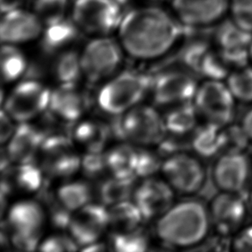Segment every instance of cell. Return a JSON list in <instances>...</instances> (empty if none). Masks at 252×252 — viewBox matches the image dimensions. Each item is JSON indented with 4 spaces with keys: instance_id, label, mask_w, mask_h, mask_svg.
<instances>
[{
    "instance_id": "cell-25",
    "label": "cell",
    "mask_w": 252,
    "mask_h": 252,
    "mask_svg": "<svg viewBox=\"0 0 252 252\" xmlns=\"http://www.w3.org/2000/svg\"><path fill=\"white\" fill-rule=\"evenodd\" d=\"M106 159L111 176L126 179L136 177L138 149L129 145H119L106 153Z\"/></svg>"
},
{
    "instance_id": "cell-2",
    "label": "cell",
    "mask_w": 252,
    "mask_h": 252,
    "mask_svg": "<svg viewBox=\"0 0 252 252\" xmlns=\"http://www.w3.org/2000/svg\"><path fill=\"white\" fill-rule=\"evenodd\" d=\"M209 210L199 201L173 205L158 218L156 233L165 246L187 248L204 241L211 227Z\"/></svg>"
},
{
    "instance_id": "cell-26",
    "label": "cell",
    "mask_w": 252,
    "mask_h": 252,
    "mask_svg": "<svg viewBox=\"0 0 252 252\" xmlns=\"http://www.w3.org/2000/svg\"><path fill=\"white\" fill-rule=\"evenodd\" d=\"M109 228L114 233L130 232L139 228L143 215L133 201H123L109 208Z\"/></svg>"
},
{
    "instance_id": "cell-11",
    "label": "cell",
    "mask_w": 252,
    "mask_h": 252,
    "mask_svg": "<svg viewBox=\"0 0 252 252\" xmlns=\"http://www.w3.org/2000/svg\"><path fill=\"white\" fill-rule=\"evenodd\" d=\"M121 9L116 0H77L73 20L78 27L93 33H108L121 23Z\"/></svg>"
},
{
    "instance_id": "cell-37",
    "label": "cell",
    "mask_w": 252,
    "mask_h": 252,
    "mask_svg": "<svg viewBox=\"0 0 252 252\" xmlns=\"http://www.w3.org/2000/svg\"><path fill=\"white\" fill-rule=\"evenodd\" d=\"M163 162L158 154L148 150H138V161H137L136 177H153L154 174L161 170Z\"/></svg>"
},
{
    "instance_id": "cell-33",
    "label": "cell",
    "mask_w": 252,
    "mask_h": 252,
    "mask_svg": "<svg viewBox=\"0 0 252 252\" xmlns=\"http://www.w3.org/2000/svg\"><path fill=\"white\" fill-rule=\"evenodd\" d=\"M43 171L33 162L17 164L14 170V184L20 191L33 193L40 190L43 184Z\"/></svg>"
},
{
    "instance_id": "cell-40",
    "label": "cell",
    "mask_w": 252,
    "mask_h": 252,
    "mask_svg": "<svg viewBox=\"0 0 252 252\" xmlns=\"http://www.w3.org/2000/svg\"><path fill=\"white\" fill-rule=\"evenodd\" d=\"M237 252H252V225L239 231L232 243Z\"/></svg>"
},
{
    "instance_id": "cell-34",
    "label": "cell",
    "mask_w": 252,
    "mask_h": 252,
    "mask_svg": "<svg viewBox=\"0 0 252 252\" xmlns=\"http://www.w3.org/2000/svg\"><path fill=\"white\" fill-rule=\"evenodd\" d=\"M112 246L116 252H142L149 246L148 238L138 228L130 232L114 233Z\"/></svg>"
},
{
    "instance_id": "cell-4",
    "label": "cell",
    "mask_w": 252,
    "mask_h": 252,
    "mask_svg": "<svg viewBox=\"0 0 252 252\" xmlns=\"http://www.w3.org/2000/svg\"><path fill=\"white\" fill-rule=\"evenodd\" d=\"M120 116L115 129L132 143L145 147L158 145L168 133L164 116L151 106L139 104Z\"/></svg>"
},
{
    "instance_id": "cell-15",
    "label": "cell",
    "mask_w": 252,
    "mask_h": 252,
    "mask_svg": "<svg viewBox=\"0 0 252 252\" xmlns=\"http://www.w3.org/2000/svg\"><path fill=\"white\" fill-rule=\"evenodd\" d=\"M174 189L165 180L148 177L133 192V202L144 220L159 218L173 206Z\"/></svg>"
},
{
    "instance_id": "cell-32",
    "label": "cell",
    "mask_w": 252,
    "mask_h": 252,
    "mask_svg": "<svg viewBox=\"0 0 252 252\" xmlns=\"http://www.w3.org/2000/svg\"><path fill=\"white\" fill-rule=\"evenodd\" d=\"M226 85L234 98L242 102H252V67L245 65L229 73Z\"/></svg>"
},
{
    "instance_id": "cell-31",
    "label": "cell",
    "mask_w": 252,
    "mask_h": 252,
    "mask_svg": "<svg viewBox=\"0 0 252 252\" xmlns=\"http://www.w3.org/2000/svg\"><path fill=\"white\" fill-rule=\"evenodd\" d=\"M53 72L61 85L76 84L83 74L80 56L73 51L62 53L55 61Z\"/></svg>"
},
{
    "instance_id": "cell-43",
    "label": "cell",
    "mask_w": 252,
    "mask_h": 252,
    "mask_svg": "<svg viewBox=\"0 0 252 252\" xmlns=\"http://www.w3.org/2000/svg\"><path fill=\"white\" fill-rule=\"evenodd\" d=\"M21 3V0H0L2 12H9L11 10H17V6Z\"/></svg>"
},
{
    "instance_id": "cell-36",
    "label": "cell",
    "mask_w": 252,
    "mask_h": 252,
    "mask_svg": "<svg viewBox=\"0 0 252 252\" xmlns=\"http://www.w3.org/2000/svg\"><path fill=\"white\" fill-rule=\"evenodd\" d=\"M232 21L252 34V0H230Z\"/></svg>"
},
{
    "instance_id": "cell-27",
    "label": "cell",
    "mask_w": 252,
    "mask_h": 252,
    "mask_svg": "<svg viewBox=\"0 0 252 252\" xmlns=\"http://www.w3.org/2000/svg\"><path fill=\"white\" fill-rule=\"evenodd\" d=\"M75 22L63 20L48 25L42 38V48L48 53H54L68 46L78 36Z\"/></svg>"
},
{
    "instance_id": "cell-30",
    "label": "cell",
    "mask_w": 252,
    "mask_h": 252,
    "mask_svg": "<svg viewBox=\"0 0 252 252\" xmlns=\"http://www.w3.org/2000/svg\"><path fill=\"white\" fill-rule=\"evenodd\" d=\"M27 68L23 53L13 44L3 45L1 49V72L3 82L11 83L20 79Z\"/></svg>"
},
{
    "instance_id": "cell-10",
    "label": "cell",
    "mask_w": 252,
    "mask_h": 252,
    "mask_svg": "<svg viewBox=\"0 0 252 252\" xmlns=\"http://www.w3.org/2000/svg\"><path fill=\"white\" fill-rule=\"evenodd\" d=\"M80 59L83 74L90 82L97 83L116 72L122 63L123 55L116 41L101 38L90 42Z\"/></svg>"
},
{
    "instance_id": "cell-24",
    "label": "cell",
    "mask_w": 252,
    "mask_h": 252,
    "mask_svg": "<svg viewBox=\"0 0 252 252\" xmlns=\"http://www.w3.org/2000/svg\"><path fill=\"white\" fill-rule=\"evenodd\" d=\"M110 138V128L95 120H86L79 123L74 130L76 142L87 152H103Z\"/></svg>"
},
{
    "instance_id": "cell-29",
    "label": "cell",
    "mask_w": 252,
    "mask_h": 252,
    "mask_svg": "<svg viewBox=\"0 0 252 252\" xmlns=\"http://www.w3.org/2000/svg\"><path fill=\"white\" fill-rule=\"evenodd\" d=\"M134 178H120L111 176L103 181L99 187L100 200L103 205L111 207L123 201H128L134 192Z\"/></svg>"
},
{
    "instance_id": "cell-38",
    "label": "cell",
    "mask_w": 252,
    "mask_h": 252,
    "mask_svg": "<svg viewBox=\"0 0 252 252\" xmlns=\"http://www.w3.org/2000/svg\"><path fill=\"white\" fill-rule=\"evenodd\" d=\"M81 168L89 177L102 176L103 172L108 170L106 154L103 152H87L81 158Z\"/></svg>"
},
{
    "instance_id": "cell-8",
    "label": "cell",
    "mask_w": 252,
    "mask_h": 252,
    "mask_svg": "<svg viewBox=\"0 0 252 252\" xmlns=\"http://www.w3.org/2000/svg\"><path fill=\"white\" fill-rule=\"evenodd\" d=\"M161 171L174 190L181 194L197 193L204 186L207 172L204 164L190 154H171L163 162Z\"/></svg>"
},
{
    "instance_id": "cell-23",
    "label": "cell",
    "mask_w": 252,
    "mask_h": 252,
    "mask_svg": "<svg viewBox=\"0 0 252 252\" xmlns=\"http://www.w3.org/2000/svg\"><path fill=\"white\" fill-rule=\"evenodd\" d=\"M199 116L193 102L172 106L164 116L167 133L173 136L180 137L193 132L197 127Z\"/></svg>"
},
{
    "instance_id": "cell-17",
    "label": "cell",
    "mask_w": 252,
    "mask_h": 252,
    "mask_svg": "<svg viewBox=\"0 0 252 252\" xmlns=\"http://www.w3.org/2000/svg\"><path fill=\"white\" fill-rule=\"evenodd\" d=\"M215 43L225 62L234 69L245 66L250 59L252 34L229 21L215 31Z\"/></svg>"
},
{
    "instance_id": "cell-18",
    "label": "cell",
    "mask_w": 252,
    "mask_h": 252,
    "mask_svg": "<svg viewBox=\"0 0 252 252\" xmlns=\"http://www.w3.org/2000/svg\"><path fill=\"white\" fill-rule=\"evenodd\" d=\"M229 3L230 0H173V8L184 24L202 27L220 20Z\"/></svg>"
},
{
    "instance_id": "cell-19",
    "label": "cell",
    "mask_w": 252,
    "mask_h": 252,
    "mask_svg": "<svg viewBox=\"0 0 252 252\" xmlns=\"http://www.w3.org/2000/svg\"><path fill=\"white\" fill-rule=\"evenodd\" d=\"M88 108V99L76 84L61 85L51 92L48 109L62 122L79 121Z\"/></svg>"
},
{
    "instance_id": "cell-42",
    "label": "cell",
    "mask_w": 252,
    "mask_h": 252,
    "mask_svg": "<svg viewBox=\"0 0 252 252\" xmlns=\"http://www.w3.org/2000/svg\"><path fill=\"white\" fill-rule=\"evenodd\" d=\"M241 126L250 141H252V109H249L243 117Z\"/></svg>"
},
{
    "instance_id": "cell-6",
    "label": "cell",
    "mask_w": 252,
    "mask_h": 252,
    "mask_svg": "<svg viewBox=\"0 0 252 252\" xmlns=\"http://www.w3.org/2000/svg\"><path fill=\"white\" fill-rule=\"evenodd\" d=\"M235 101L225 83L207 79L198 85L193 102L200 116L207 123L225 126L234 117Z\"/></svg>"
},
{
    "instance_id": "cell-21",
    "label": "cell",
    "mask_w": 252,
    "mask_h": 252,
    "mask_svg": "<svg viewBox=\"0 0 252 252\" xmlns=\"http://www.w3.org/2000/svg\"><path fill=\"white\" fill-rule=\"evenodd\" d=\"M41 130L29 123H22L7 143V157L16 164L33 162L45 139Z\"/></svg>"
},
{
    "instance_id": "cell-45",
    "label": "cell",
    "mask_w": 252,
    "mask_h": 252,
    "mask_svg": "<svg viewBox=\"0 0 252 252\" xmlns=\"http://www.w3.org/2000/svg\"><path fill=\"white\" fill-rule=\"evenodd\" d=\"M250 59L252 61V47H251V50H250Z\"/></svg>"
},
{
    "instance_id": "cell-1",
    "label": "cell",
    "mask_w": 252,
    "mask_h": 252,
    "mask_svg": "<svg viewBox=\"0 0 252 252\" xmlns=\"http://www.w3.org/2000/svg\"><path fill=\"white\" fill-rule=\"evenodd\" d=\"M183 33L180 25L157 8L133 10L120 23L123 47L138 60H152L164 55Z\"/></svg>"
},
{
    "instance_id": "cell-14",
    "label": "cell",
    "mask_w": 252,
    "mask_h": 252,
    "mask_svg": "<svg viewBox=\"0 0 252 252\" xmlns=\"http://www.w3.org/2000/svg\"><path fill=\"white\" fill-rule=\"evenodd\" d=\"M108 228L109 209L102 203L91 202L72 214L67 229L76 243L79 246L85 247L98 242Z\"/></svg>"
},
{
    "instance_id": "cell-20",
    "label": "cell",
    "mask_w": 252,
    "mask_h": 252,
    "mask_svg": "<svg viewBox=\"0 0 252 252\" xmlns=\"http://www.w3.org/2000/svg\"><path fill=\"white\" fill-rule=\"evenodd\" d=\"M41 32V21L36 15L22 10L5 13L1 22L0 35L6 44L26 42L37 37Z\"/></svg>"
},
{
    "instance_id": "cell-28",
    "label": "cell",
    "mask_w": 252,
    "mask_h": 252,
    "mask_svg": "<svg viewBox=\"0 0 252 252\" xmlns=\"http://www.w3.org/2000/svg\"><path fill=\"white\" fill-rule=\"evenodd\" d=\"M92 188L82 181L64 184L57 190V201L68 211L74 213L91 203Z\"/></svg>"
},
{
    "instance_id": "cell-44",
    "label": "cell",
    "mask_w": 252,
    "mask_h": 252,
    "mask_svg": "<svg viewBox=\"0 0 252 252\" xmlns=\"http://www.w3.org/2000/svg\"><path fill=\"white\" fill-rule=\"evenodd\" d=\"M82 250L84 252H102L104 251V245L99 242L93 243L90 246L83 247Z\"/></svg>"
},
{
    "instance_id": "cell-13",
    "label": "cell",
    "mask_w": 252,
    "mask_h": 252,
    "mask_svg": "<svg viewBox=\"0 0 252 252\" xmlns=\"http://www.w3.org/2000/svg\"><path fill=\"white\" fill-rule=\"evenodd\" d=\"M197 88V82L190 73L166 71L154 77L151 92L157 105L174 106L193 102Z\"/></svg>"
},
{
    "instance_id": "cell-41",
    "label": "cell",
    "mask_w": 252,
    "mask_h": 252,
    "mask_svg": "<svg viewBox=\"0 0 252 252\" xmlns=\"http://www.w3.org/2000/svg\"><path fill=\"white\" fill-rule=\"evenodd\" d=\"M11 117L3 109L1 111V120H0V137L1 143H8L11 136L13 135L17 126Z\"/></svg>"
},
{
    "instance_id": "cell-39",
    "label": "cell",
    "mask_w": 252,
    "mask_h": 252,
    "mask_svg": "<svg viewBox=\"0 0 252 252\" xmlns=\"http://www.w3.org/2000/svg\"><path fill=\"white\" fill-rule=\"evenodd\" d=\"M79 246L71 236L57 234L41 241L38 248L45 252H71L77 251Z\"/></svg>"
},
{
    "instance_id": "cell-35",
    "label": "cell",
    "mask_w": 252,
    "mask_h": 252,
    "mask_svg": "<svg viewBox=\"0 0 252 252\" xmlns=\"http://www.w3.org/2000/svg\"><path fill=\"white\" fill-rule=\"evenodd\" d=\"M68 0H37L34 4L35 15L47 25L56 24L64 19Z\"/></svg>"
},
{
    "instance_id": "cell-3",
    "label": "cell",
    "mask_w": 252,
    "mask_h": 252,
    "mask_svg": "<svg viewBox=\"0 0 252 252\" xmlns=\"http://www.w3.org/2000/svg\"><path fill=\"white\" fill-rule=\"evenodd\" d=\"M153 81L154 77L143 72H122L99 91L98 106L107 114L121 116L140 104L151 92Z\"/></svg>"
},
{
    "instance_id": "cell-12",
    "label": "cell",
    "mask_w": 252,
    "mask_h": 252,
    "mask_svg": "<svg viewBox=\"0 0 252 252\" xmlns=\"http://www.w3.org/2000/svg\"><path fill=\"white\" fill-rule=\"evenodd\" d=\"M252 176V160L243 151L220 154L213 167L215 185L224 192L242 194Z\"/></svg>"
},
{
    "instance_id": "cell-9",
    "label": "cell",
    "mask_w": 252,
    "mask_h": 252,
    "mask_svg": "<svg viewBox=\"0 0 252 252\" xmlns=\"http://www.w3.org/2000/svg\"><path fill=\"white\" fill-rule=\"evenodd\" d=\"M39 154L41 167L50 177H71L81 168V158L77 154L73 144L62 134L45 137Z\"/></svg>"
},
{
    "instance_id": "cell-16",
    "label": "cell",
    "mask_w": 252,
    "mask_h": 252,
    "mask_svg": "<svg viewBox=\"0 0 252 252\" xmlns=\"http://www.w3.org/2000/svg\"><path fill=\"white\" fill-rule=\"evenodd\" d=\"M242 194L221 191L212 201L208 208L214 225L222 236L239 231L246 216V205Z\"/></svg>"
},
{
    "instance_id": "cell-7",
    "label": "cell",
    "mask_w": 252,
    "mask_h": 252,
    "mask_svg": "<svg viewBox=\"0 0 252 252\" xmlns=\"http://www.w3.org/2000/svg\"><path fill=\"white\" fill-rule=\"evenodd\" d=\"M51 92L37 80H24L7 95L3 109L15 122L30 123L48 109Z\"/></svg>"
},
{
    "instance_id": "cell-5",
    "label": "cell",
    "mask_w": 252,
    "mask_h": 252,
    "mask_svg": "<svg viewBox=\"0 0 252 252\" xmlns=\"http://www.w3.org/2000/svg\"><path fill=\"white\" fill-rule=\"evenodd\" d=\"M45 218L44 211L36 201L24 200L15 203L7 214V225L14 247L24 252L39 247Z\"/></svg>"
},
{
    "instance_id": "cell-22",
    "label": "cell",
    "mask_w": 252,
    "mask_h": 252,
    "mask_svg": "<svg viewBox=\"0 0 252 252\" xmlns=\"http://www.w3.org/2000/svg\"><path fill=\"white\" fill-rule=\"evenodd\" d=\"M191 145L200 157L212 158L224 154L225 150V126L207 123L196 127Z\"/></svg>"
},
{
    "instance_id": "cell-46",
    "label": "cell",
    "mask_w": 252,
    "mask_h": 252,
    "mask_svg": "<svg viewBox=\"0 0 252 252\" xmlns=\"http://www.w3.org/2000/svg\"><path fill=\"white\" fill-rule=\"evenodd\" d=\"M251 199H252V197H251Z\"/></svg>"
}]
</instances>
